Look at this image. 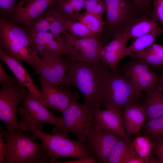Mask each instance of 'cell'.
<instances>
[{"instance_id": "1", "label": "cell", "mask_w": 163, "mask_h": 163, "mask_svg": "<svg viewBox=\"0 0 163 163\" xmlns=\"http://www.w3.org/2000/svg\"><path fill=\"white\" fill-rule=\"evenodd\" d=\"M143 95L142 92L136 88L127 76L117 70L110 69L99 91L96 109L103 107L122 113L128 106L138 105L139 101Z\"/></svg>"}, {"instance_id": "2", "label": "cell", "mask_w": 163, "mask_h": 163, "mask_svg": "<svg viewBox=\"0 0 163 163\" xmlns=\"http://www.w3.org/2000/svg\"><path fill=\"white\" fill-rule=\"evenodd\" d=\"M20 123L22 130L33 134V139L38 138L41 140L50 163H56L58 158H63L72 157L78 159L94 158L85 142L71 139L68 133H62L56 126L51 134L42 131L29 122L21 121Z\"/></svg>"}, {"instance_id": "3", "label": "cell", "mask_w": 163, "mask_h": 163, "mask_svg": "<svg viewBox=\"0 0 163 163\" xmlns=\"http://www.w3.org/2000/svg\"><path fill=\"white\" fill-rule=\"evenodd\" d=\"M110 68L100 59L96 62H70L68 74L69 85L77 88L86 104L93 111L96 108L97 95Z\"/></svg>"}, {"instance_id": "4", "label": "cell", "mask_w": 163, "mask_h": 163, "mask_svg": "<svg viewBox=\"0 0 163 163\" xmlns=\"http://www.w3.org/2000/svg\"><path fill=\"white\" fill-rule=\"evenodd\" d=\"M28 131H2L7 151L5 163H45L49 158L42 143L34 141Z\"/></svg>"}, {"instance_id": "5", "label": "cell", "mask_w": 163, "mask_h": 163, "mask_svg": "<svg viewBox=\"0 0 163 163\" xmlns=\"http://www.w3.org/2000/svg\"><path fill=\"white\" fill-rule=\"evenodd\" d=\"M0 47L11 56L33 68L40 59L26 30L13 22L0 18Z\"/></svg>"}, {"instance_id": "6", "label": "cell", "mask_w": 163, "mask_h": 163, "mask_svg": "<svg viewBox=\"0 0 163 163\" xmlns=\"http://www.w3.org/2000/svg\"><path fill=\"white\" fill-rule=\"evenodd\" d=\"M106 18L100 36L104 45L117 34L125 31L138 19L145 16L131 0H104Z\"/></svg>"}, {"instance_id": "7", "label": "cell", "mask_w": 163, "mask_h": 163, "mask_svg": "<svg viewBox=\"0 0 163 163\" xmlns=\"http://www.w3.org/2000/svg\"><path fill=\"white\" fill-rule=\"evenodd\" d=\"M63 114V124L59 129L62 133H71L77 140L85 142L86 136L94 126V111L86 104L72 103L65 110Z\"/></svg>"}, {"instance_id": "8", "label": "cell", "mask_w": 163, "mask_h": 163, "mask_svg": "<svg viewBox=\"0 0 163 163\" xmlns=\"http://www.w3.org/2000/svg\"><path fill=\"white\" fill-rule=\"evenodd\" d=\"M26 89L14 76L11 82L2 85L0 89V119L5 122L9 131L22 129L17 114Z\"/></svg>"}, {"instance_id": "9", "label": "cell", "mask_w": 163, "mask_h": 163, "mask_svg": "<svg viewBox=\"0 0 163 163\" xmlns=\"http://www.w3.org/2000/svg\"><path fill=\"white\" fill-rule=\"evenodd\" d=\"M62 37L66 53L64 55L69 62L83 61L96 62L100 59V49L103 45L96 35L79 37L69 33Z\"/></svg>"}, {"instance_id": "10", "label": "cell", "mask_w": 163, "mask_h": 163, "mask_svg": "<svg viewBox=\"0 0 163 163\" xmlns=\"http://www.w3.org/2000/svg\"><path fill=\"white\" fill-rule=\"evenodd\" d=\"M18 112L22 116V120L29 122L42 130L43 124L50 123L59 129L63 124L62 117H58L50 111L32 93L24 91L23 99Z\"/></svg>"}, {"instance_id": "11", "label": "cell", "mask_w": 163, "mask_h": 163, "mask_svg": "<svg viewBox=\"0 0 163 163\" xmlns=\"http://www.w3.org/2000/svg\"><path fill=\"white\" fill-rule=\"evenodd\" d=\"M70 62L64 55L47 60L40 58L33 68L34 74L54 85L62 88L70 86L67 82Z\"/></svg>"}, {"instance_id": "12", "label": "cell", "mask_w": 163, "mask_h": 163, "mask_svg": "<svg viewBox=\"0 0 163 163\" xmlns=\"http://www.w3.org/2000/svg\"><path fill=\"white\" fill-rule=\"evenodd\" d=\"M122 137L111 132L99 129L94 126L86 136L85 142L96 163H107L113 149Z\"/></svg>"}, {"instance_id": "13", "label": "cell", "mask_w": 163, "mask_h": 163, "mask_svg": "<svg viewBox=\"0 0 163 163\" xmlns=\"http://www.w3.org/2000/svg\"><path fill=\"white\" fill-rule=\"evenodd\" d=\"M40 85V102L48 108H51L62 113L74 101L78 99V93L73 91L70 87L64 88L54 85L38 77Z\"/></svg>"}, {"instance_id": "14", "label": "cell", "mask_w": 163, "mask_h": 163, "mask_svg": "<svg viewBox=\"0 0 163 163\" xmlns=\"http://www.w3.org/2000/svg\"><path fill=\"white\" fill-rule=\"evenodd\" d=\"M129 62L121 64L119 71L127 76L139 91H145L157 84L158 77L151 66L142 59L132 58Z\"/></svg>"}, {"instance_id": "15", "label": "cell", "mask_w": 163, "mask_h": 163, "mask_svg": "<svg viewBox=\"0 0 163 163\" xmlns=\"http://www.w3.org/2000/svg\"><path fill=\"white\" fill-rule=\"evenodd\" d=\"M56 1L21 0L18 2L11 15L12 22L27 29Z\"/></svg>"}, {"instance_id": "16", "label": "cell", "mask_w": 163, "mask_h": 163, "mask_svg": "<svg viewBox=\"0 0 163 163\" xmlns=\"http://www.w3.org/2000/svg\"><path fill=\"white\" fill-rule=\"evenodd\" d=\"M27 32L34 43L39 58L47 60L65 54L64 42L60 36L45 32Z\"/></svg>"}, {"instance_id": "17", "label": "cell", "mask_w": 163, "mask_h": 163, "mask_svg": "<svg viewBox=\"0 0 163 163\" xmlns=\"http://www.w3.org/2000/svg\"><path fill=\"white\" fill-rule=\"evenodd\" d=\"M68 20L54 4L36 19L30 26L25 29L27 32H45L56 36L67 31Z\"/></svg>"}, {"instance_id": "18", "label": "cell", "mask_w": 163, "mask_h": 163, "mask_svg": "<svg viewBox=\"0 0 163 163\" xmlns=\"http://www.w3.org/2000/svg\"><path fill=\"white\" fill-rule=\"evenodd\" d=\"M94 126L97 129L109 131L129 140L126 134L122 113L110 109L94 110Z\"/></svg>"}, {"instance_id": "19", "label": "cell", "mask_w": 163, "mask_h": 163, "mask_svg": "<svg viewBox=\"0 0 163 163\" xmlns=\"http://www.w3.org/2000/svg\"><path fill=\"white\" fill-rule=\"evenodd\" d=\"M129 39L125 31L120 33L116 34L110 42L101 47L100 58L111 70H117L123 52L127 47Z\"/></svg>"}, {"instance_id": "20", "label": "cell", "mask_w": 163, "mask_h": 163, "mask_svg": "<svg viewBox=\"0 0 163 163\" xmlns=\"http://www.w3.org/2000/svg\"><path fill=\"white\" fill-rule=\"evenodd\" d=\"M0 58L8 67L18 82L40 100L41 97L40 90L35 84L33 80L20 61L9 55L1 47Z\"/></svg>"}, {"instance_id": "21", "label": "cell", "mask_w": 163, "mask_h": 163, "mask_svg": "<svg viewBox=\"0 0 163 163\" xmlns=\"http://www.w3.org/2000/svg\"><path fill=\"white\" fill-rule=\"evenodd\" d=\"M142 106L149 120L163 116V92L157 84L146 90Z\"/></svg>"}, {"instance_id": "22", "label": "cell", "mask_w": 163, "mask_h": 163, "mask_svg": "<svg viewBox=\"0 0 163 163\" xmlns=\"http://www.w3.org/2000/svg\"><path fill=\"white\" fill-rule=\"evenodd\" d=\"M123 117L125 132L127 136L137 133L143 126L146 119L143 107L137 104L130 105L125 108Z\"/></svg>"}, {"instance_id": "23", "label": "cell", "mask_w": 163, "mask_h": 163, "mask_svg": "<svg viewBox=\"0 0 163 163\" xmlns=\"http://www.w3.org/2000/svg\"><path fill=\"white\" fill-rule=\"evenodd\" d=\"M163 32V29L160 25L149 33L135 38L132 43L123 50L122 59L128 56L131 53L141 51L154 43L155 38Z\"/></svg>"}, {"instance_id": "24", "label": "cell", "mask_w": 163, "mask_h": 163, "mask_svg": "<svg viewBox=\"0 0 163 163\" xmlns=\"http://www.w3.org/2000/svg\"><path fill=\"white\" fill-rule=\"evenodd\" d=\"M160 25L158 22L144 16L135 21L125 32L129 38H136L149 33Z\"/></svg>"}, {"instance_id": "25", "label": "cell", "mask_w": 163, "mask_h": 163, "mask_svg": "<svg viewBox=\"0 0 163 163\" xmlns=\"http://www.w3.org/2000/svg\"><path fill=\"white\" fill-rule=\"evenodd\" d=\"M77 21L84 24L94 34L100 36L103 28L102 18L85 11L78 14Z\"/></svg>"}, {"instance_id": "26", "label": "cell", "mask_w": 163, "mask_h": 163, "mask_svg": "<svg viewBox=\"0 0 163 163\" xmlns=\"http://www.w3.org/2000/svg\"><path fill=\"white\" fill-rule=\"evenodd\" d=\"M143 133L152 141L163 139V116L148 120Z\"/></svg>"}, {"instance_id": "27", "label": "cell", "mask_w": 163, "mask_h": 163, "mask_svg": "<svg viewBox=\"0 0 163 163\" xmlns=\"http://www.w3.org/2000/svg\"><path fill=\"white\" fill-rule=\"evenodd\" d=\"M132 144L138 155L144 159L145 161L152 156L154 145L147 137L144 136L138 137Z\"/></svg>"}, {"instance_id": "28", "label": "cell", "mask_w": 163, "mask_h": 163, "mask_svg": "<svg viewBox=\"0 0 163 163\" xmlns=\"http://www.w3.org/2000/svg\"><path fill=\"white\" fill-rule=\"evenodd\" d=\"M130 143L129 140L122 137L113 149L107 163H123L124 157Z\"/></svg>"}, {"instance_id": "29", "label": "cell", "mask_w": 163, "mask_h": 163, "mask_svg": "<svg viewBox=\"0 0 163 163\" xmlns=\"http://www.w3.org/2000/svg\"><path fill=\"white\" fill-rule=\"evenodd\" d=\"M68 30L71 35L79 37H87L95 35L84 24L78 21H73L70 20Z\"/></svg>"}, {"instance_id": "30", "label": "cell", "mask_w": 163, "mask_h": 163, "mask_svg": "<svg viewBox=\"0 0 163 163\" xmlns=\"http://www.w3.org/2000/svg\"><path fill=\"white\" fill-rule=\"evenodd\" d=\"M54 5L69 20L73 21H77L78 14L75 12L69 0H56Z\"/></svg>"}, {"instance_id": "31", "label": "cell", "mask_w": 163, "mask_h": 163, "mask_svg": "<svg viewBox=\"0 0 163 163\" xmlns=\"http://www.w3.org/2000/svg\"><path fill=\"white\" fill-rule=\"evenodd\" d=\"M84 8L86 11L102 18L106 11L104 0H85Z\"/></svg>"}, {"instance_id": "32", "label": "cell", "mask_w": 163, "mask_h": 163, "mask_svg": "<svg viewBox=\"0 0 163 163\" xmlns=\"http://www.w3.org/2000/svg\"><path fill=\"white\" fill-rule=\"evenodd\" d=\"M150 18L163 25V0H153Z\"/></svg>"}, {"instance_id": "33", "label": "cell", "mask_w": 163, "mask_h": 163, "mask_svg": "<svg viewBox=\"0 0 163 163\" xmlns=\"http://www.w3.org/2000/svg\"><path fill=\"white\" fill-rule=\"evenodd\" d=\"M17 0H0V12L2 18L12 15L16 6Z\"/></svg>"}, {"instance_id": "34", "label": "cell", "mask_w": 163, "mask_h": 163, "mask_svg": "<svg viewBox=\"0 0 163 163\" xmlns=\"http://www.w3.org/2000/svg\"><path fill=\"white\" fill-rule=\"evenodd\" d=\"M145 162V160L138 155L133 147L132 143H131L125 154L123 163Z\"/></svg>"}, {"instance_id": "35", "label": "cell", "mask_w": 163, "mask_h": 163, "mask_svg": "<svg viewBox=\"0 0 163 163\" xmlns=\"http://www.w3.org/2000/svg\"><path fill=\"white\" fill-rule=\"evenodd\" d=\"M154 148L152 151V154L157 157L163 156V139L152 141Z\"/></svg>"}, {"instance_id": "36", "label": "cell", "mask_w": 163, "mask_h": 163, "mask_svg": "<svg viewBox=\"0 0 163 163\" xmlns=\"http://www.w3.org/2000/svg\"><path fill=\"white\" fill-rule=\"evenodd\" d=\"M131 0L136 5L145 16L150 18L151 11L146 7L143 0Z\"/></svg>"}, {"instance_id": "37", "label": "cell", "mask_w": 163, "mask_h": 163, "mask_svg": "<svg viewBox=\"0 0 163 163\" xmlns=\"http://www.w3.org/2000/svg\"><path fill=\"white\" fill-rule=\"evenodd\" d=\"M14 77L10 76L5 71L1 62H0V84L2 85L5 84L11 81Z\"/></svg>"}, {"instance_id": "38", "label": "cell", "mask_w": 163, "mask_h": 163, "mask_svg": "<svg viewBox=\"0 0 163 163\" xmlns=\"http://www.w3.org/2000/svg\"><path fill=\"white\" fill-rule=\"evenodd\" d=\"M2 137L0 134V163H5L7 151V145Z\"/></svg>"}, {"instance_id": "39", "label": "cell", "mask_w": 163, "mask_h": 163, "mask_svg": "<svg viewBox=\"0 0 163 163\" xmlns=\"http://www.w3.org/2000/svg\"><path fill=\"white\" fill-rule=\"evenodd\" d=\"M74 10L77 14L84 8L85 0H69Z\"/></svg>"}, {"instance_id": "40", "label": "cell", "mask_w": 163, "mask_h": 163, "mask_svg": "<svg viewBox=\"0 0 163 163\" xmlns=\"http://www.w3.org/2000/svg\"><path fill=\"white\" fill-rule=\"evenodd\" d=\"M57 163H96V160L94 158L87 159H77L76 160L69 161H62L57 162Z\"/></svg>"}, {"instance_id": "41", "label": "cell", "mask_w": 163, "mask_h": 163, "mask_svg": "<svg viewBox=\"0 0 163 163\" xmlns=\"http://www.w3.org/2000/svg\"><path fill=\"white\" fill-rule=\"evenodd\" d=\"M145 163H163V156L155 158L152 156L147 160Z\"/></svg>"}, {"instance_id": "42", "label": "cell", "mask_w": 163, "mask_h": 163, "mask_svg": "<svg viewBox=\"0 0 163 163\" xmlns=\"http://www.w3.org/2000/svg\"><path fill=\"white\" fill-rule=\"evenodd\" d=\"M153 0H143L146 7L150 10H152V7L151 5L152 2Z\"/></svg>"}, {"instance_id": "43", "label": "cell", "mask_w": 163, "mask_h": 163, "mask_svg": "<svg viewBox=\"0 0 163 163\" xmlns=\"http://www.w3.org/2000/svg\"><path fill=\"white\" fill-rule=\"evenodd\" d=\"M158 85L159 88L163 92V73L160 76L159 82Z\"/></svg>"}]
</instances>
